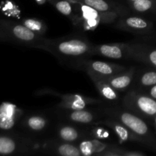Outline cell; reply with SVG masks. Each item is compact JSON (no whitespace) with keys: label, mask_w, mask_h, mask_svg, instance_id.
I'll return each instance as SVG.
<instances>
[{"label":"cell","mask_w":156,"mask_h":156,"mask_svg":"<svg viewBox=\"0 0 156 156\" xmlns=\"http://www.w3.org/2000/svg\"><path fill=\"white\" fill-rule=\"evenodd\" d=\"M91 75V74H90ZM133 72L130 73H120L119 74L114 75L110 77L101 78L105 82H108L111 87L116 90H123L127 88L131 84L133 80ZM98 77V76H97ZM100 78V77H99Z\"/></svg>","instance_id":"obj_5"},{"label":"cell","mask_w":156,"mask_h":156,"mask_svg":"<svg viewBox=\"0 0 156 156\" xmlns=\"http://www.w3.org/2000/svg\"><path fill=\"white\" fill-rule=\"evenodd\" d=\"M27 125L34 131H41L46 127L47 121L45 119L40 116H33L27 120Z\"/></svg>","instance_id":"obj_14"},{"label":"cell","mask_w":156,"mask_h":156,"mask_svg":"<svg viewBox=\"0 0 156 156\" xmlns=\"http://www.w3.org/2000/svg\"><path fill=\"white\" fill-rule=\"evenodd\" d=\"M88 74L100 78L110 77L123 73L125 68L120 66L108 63L101 61H88L85 63Z\"/></svg>","instance_id":"obj_2"},{"label":"cell","mask_w":156,"mask_h":156,"mask_svg":"<svg viewBox=\"0 0 156 156\" xmlns=\"http://www.w3.org/2000/svg\"><path fill=\"white\" fill-rule=\"evenodd\" d=\"M79 149H80L82 155H91L94 152L92 143L88 141H85L81 143Z\"/></svg>","instance_id":"obj_23"},{"label":"cell","mask_w":156,"mask_h":156,"mask_svg":"<svg viewBox=\"0 0 156 156\" xmlns=\"http://www.w3.org/2000/svg\"><path fill=\"white\" fill-rule=\"evenodd\" d=\"M66 105H68L69 108H73L74 110H82L86 106L87 101L85 99L82 98L79 96H74L72 100L66 101Z\"/></svg>","instance_id":"obj_20"},{"label":"cell","mask_w":156,"mask_h":156,"mask_svg":"<svg viewBox=\"0 0 156 156\" xmlns=\"http://www.w3.org/2000/svg\"><path fill=\"white\" fill-rule=\"evenodd\" d=\"M14 111H15V106L9 104H3L0 108V112L5 113L12 116L14 115Z\"/></svg>","instance_id":"obj_24"},{"label":"cell","mask_w":156,"mask_h":156,"mask_svg":"<svg viewBox=\"0 0 156 156\" xmlns=\"http://www.w3.org/2000/svg\"><path fill=\"white\" fill-rule=\"evenodd\" d=\"M56 49L62 54L78 56L88 53L91 50V47L87 41L83 40L70 39L59 43Z\"/></svg>","instance_id":"obj_3"},{"label":"cell","mask_w":156,"mask_h":156,"mask_svg":"<svg viewBox=\"0 0 156 156\" xmlns=\"http://www.w3.org/2000/svg\"><path fill=\"white\" fill-rule=\"evenodd\" d=\"M119 121L127 129L140 136L146 135L148 133V126L141 118L128 111H119L115 113Z\"/></svg>","instance_id":"obj_4"},{"label":"cell","mask_w":156,"mask_h":156,"mask_svg":"<svg viewBox=\"0 0 156 156\" xmlns=\"http://www.w3.org/2000/svg\"><path fill=\"white\" fill-rule=\"evenodd\" d=\"M69 118L72 121L80 123H89L94 120V116L91 112L84 110H74L70 113Z\"/></svg>","instance_id":"obj_10"},{"label":"cell","mask_w":156,"mask_h":156,"mask_svg":"<svg viewBox=\"0 0 156 156\" xmlns=\"http://www.w3.org/2000/svg\"><path fill=\"white\" fill-rule=\"evenodd\" d=\"M56 9L59 11L60 13L64 15H72L73 12V8H72L71 4L67 1H59L56 3L55 5Z\"/></svg>","instance_id":"obj_21"},{"label":"cell","mask_w":156,"mask_h":156,"mask_svg":"<svg viewBox=\"0 0 156 156\" xmlns=\"http://www.w3.org/2000/svg\"><path fill=\"white\" fill-rule=\"evenodd\" d=\"M110 126H111L113 129L115 131L117 135L118 136L119 138L123 141H127V140H130V136H129V129H127V127L124 126V125H121L119 123H110Z\"/></svg>","instance_id":"obj_15"},{"label":"cell","mask_w":156,"mask_h":156,"mask_svg":"<svg viewBox=\"0 0 156 156\" xmlns=\"http://www.w3.org/2000/svg\"><path fill=\"white\" fill-rule=\"evenodd\" d=\"M98 54L111 59H121L123 56V50L120 46L117 44H103L95 48Z\"/></svg>","instance_id":"obj_7"},{"label":"cell","mask_w":156,"mask_h":156,"mask_svg":"<svg viewBox=\"0 0 156 156\" xmlns=\"http://www.w3.org/2000/svg\"><path fill=\"white\" fill-rule=\"evenodd\" d=\"M15 149V144L11 139L0 137V153L10 154Z\"/></svg>","instance_id":"obj_17"},{"label":"cell","mask_w":156,"mask_h":156,"mask_svg":"<svg viewBox=\"0 0 156 156\" xmlns=\"http://www.w3.org/2000/svg\"><path fill=\"white\" fill-rule=\"evenodd\" d=\"M24 25L38 34H42V33L46 30L44 24L41 21L37 19H27L24 21Z\"/></svg>","instance_id":"obj_16"},{"label":"cell","mask_w":156,"mask_h":156,"mask_svg":"<svg viewBox=\"0 0 156 156\" xmlns=\"http://www.w3.org/2000/svg\"><path fill=\"white\" fill-rule=\"evenodd\" d=\"M13 116L5 113L0 112V127L4 129H9L14 126Z\"/></svg>","instance_id":"obj_19"},{"label":"cell","mask_w":156,"mask_h":156,"mask_svg":"<svg viewBox=\"0 0 156 156\" xmlns=\"http://www.w3.org/2000/svg\"><path fill=\"white\" fill-rule=\"evenodd\" d=\"M141 84L146 86L156 85V73L155 72H148L143 75L141 77Z\"/></svg>","instance_id":"obj_22"},{"label":"cell","mask_w":156,"mask_h":156,"mask_svg":"<svg viewBox=\"0 0 156 156\" xmlns=\"http://www.w3.org/2000/svg\"><path fill=\"white\" fill-rule=\"evenodd\" d=\"M85 5L92 8L99 12H108L111 10L109 4L105 0H83Z\"/></svg>","instance_id":"obj_12"},{"label":"cell","mask_w":156,"mask_h":156,"mask_svg":"<svg viewBox=\"0 0 156 156\" xmlns=\"http://www.w3.org/2000/svg\"><path fill=\"white\" fill-rule=\"evenodd\" d=\"M150 94L152 98L156 99V85H154V87H152V88L151 89Z\"/></svg>","instance_id":"obj_26"},{"label":"cell","mask_w":156,"mask_h":156,"mask_svg":"<svg viewBox=\"0 0 156 156\" xmlns=\"http://www.w3.org/2000/svg\"><path fill=\"white\" fill-rule=\"evenodd\" d=\"M129 1H131V2H135V1H137V0H129Z\"/></svg>","instance_id":"obj_27"},{"label":"cell","mask_w":156,"mask_h":156,"mask_svg":"<svg viewBox=\"0 0 156 156\" xmlns=\"http://www.w3.org/2000/svg\"><path fill=\"white\" fill-rule=\"evenodd\" d=\"M59 137L66 142L76 141L79 137V133L74 127L69 126H62L59 130Z\"/></svg>","instance_id":"obj_11"},{"label":"cell","mask_w":156,"mask_h":156,"mask_svg":"<svg viewBox=\"0 0 156 156\" xmlns=\"http://www.w3.org/2000/svg\"><path fill=\"white\" fill-rule=\"evenodd\" d=\"M57 152L59 155L63 156H80L82 155L79 148L69 143L60 145L58 147Z\"/></svg>","instance_id":"obj_13"},{"label":"cell","mask_w":156,"mask_h":156,"mask_svg":"<svg viewBox=\"0 0 156 156\" xmlns=\"http://www.w3.org/2000/svg\"><path fill=\"white\" fill-rule=\"evenodd\" d=\"M91 79L95 84L97 89L98 90L99 93L103 98H105L108 101H117L119 96L116 89L111 87L109 84L101 78L97 77L93 75H90Z\"/></svg>","instance_id":"obj_6"},{"label":"cell","mask_w":156,"mask_h":156,"mask_svg":"<svg viewBox=\"0 0 156 156\" xmlns=\"http://www.w3.org/2000/svg\"><path fill=\"white\" fill-rule=\"evenodd\" d=\"M132 2L133 9L136 12H146L152 7V2L151 0H137Z\"/></svg>","instance_id":"obj_18"},{"label":"cell","mask_w":156,"mask_h":156,"mask_svg":"<svg viewBox=\"0 0 156 156\" xmlns=\"http://www.w3.org/2000/svg\"><path fill=\"white\" fill-rule=\"evenodd\" d=\"M123 27H126L127 30H130L136 32V30L146 29L148 27L147 21H146L143 18L135 16L129 17V18H126L123 21Z\"/></svg>","instance_id":"obj_9"},{"label":"cell","mask_w":156,"mask_h":156,"mask_svg":"<svg viewBox=\"0 0 156 156\" xmlns=\"http://www.w3.org/2000/svg\"><path fill=\"white\" fill-rule=\"evenodd\" d=\"M123 104L126 108L134 112L147 115H155L156 114V101L151 98L144 95H138L136 92H131L125 97Z\"/></svg>","instance_id":"obj_1"},{"label":"cell","mask_w":156,"mask_h":156,"mask_svg":"<svg viewBox=\"0 0 156 156\" xmlns=\"http://www.w3.org/2000/svg\"><path fill=\"white\" fill-rule=\"evenodd\" d=\"M13 33L15 37L20 40L25 41H35L37 38L38 34L29 29L25 25H17L14 27Z\"/></svg>","instance_id":"obj_8"},{"label":"cell","mask_w":156,"mask_h":156,"mask_svg":"<svg viewBox=\"0 0 156 156\" xmlns=\"http://www.w3.org/2000/svg\"><path fill=\"white\" fill-rule=\"evenodd\" d=\"M149 59L153 65L156 66V50L151 52V53H149Z\"/></svg>","instance_id":"obj_25"}]
</instances>
